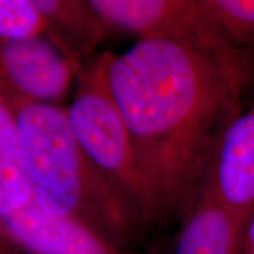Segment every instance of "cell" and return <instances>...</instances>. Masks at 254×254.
Segmentation results:
<instances>
[{"mask_svg": "<svg viewBox=\"0 0 254 254\" xmlns=\"http://www.w3.org/2000/svg\"><path fill=\"white\" fill-rule=\"evenodd\" d=\"M247 53L215 34L139 39L109 53L107 81L131 139L140 230L182 219L239 116Z\"/></svg>", "mask_w": 254, "mask_h": 254, "instance_id": "obj_1", "label": "cell"}, {"mask_svg": "<svg viewBox=\"0 0 254 254\" xmlns=\"http://www.w3.org/2000/svg\"><path fill=\"white\" fill-rule=\"evenodd\" d=\"M17 123L33 201L81 222L124 253L140 233L131 208L75 140L65 109L0 93Z\"/></svg>", "mask_w": 254, "mask_h": 254, "instance_id": "obj_2", "label": "cell"}, {"mask_svg": "<svg viewBox=\"0 0 254 254\" xmlns=\"http://www.w3.org/2000/svg\"><path fill=\"white\" fill-rule=\"evenodd\" d=\"M107 60L109 53H103L77 69L75 92L71 104L65 109L66 118L75 140L131 208L139 226L131 139L111 94Z\"/></svg>", "mask_w": 254, "mask_h": 254, "instance_id": "obj_3", "label": "cell"}, {"mask_svg": "<svg viewBox=\"0 0 254 254\" xmlns=\"http://www.w3.org/2000/svg\"><path fill=\"white\" fill-rule=\"evenodd\" d=\"M77 66L50 38L0 40V93L32 103L56 104L75 80Z\"/></svg>", "mask_w": 254, "mask_h": 254, "instance_id": "obj_4", "label": "cell"}, {"mask_svg": "<svg viewBox=\"0 0 254 254\" xmlns=\"http://www.w3.org/2000/svg\"><path fill=\"white\" fill-rule=\"evenodd\" d=\"M0 241L19 254H125L101 234L36 202L0 219Z\"/></svg>", "mask_w": 254, "mask_h": 254, "instance_id": "obj_5", "label": "cell"}, {"mask_svg": "<svg viewBox=\"0 0 254 254\" xmlns=\"http://www.w3.org/2000/svg\"><path fill=\"white\" fill-rule=\"evenodd\" d=\"M201 189L243 222L254 209V100L222 133Z\"/></svg>", "mask_w": 254, "mask_h": 254, "instance_id": "obj_6", "label": "cell"}, {"mask_svg": "<svg viewBox=\"0 0 254 254\" xmlns=\"http://www.w3.org/2000/svg\"><path fill=\"white\" fill-rule=\"evenodd\" d=\"M106 27L139 36L201 37L211 31L200 0H88Z\"/></svg>", "mask_w": 254, "mask_h": 254, "instance_id": "obj_7", "label": "cell"}, {"mask_svg": "<svg viewBox=\"0 0 254 254\" xmlns=\"http://www.w3.org/2000/svg\"><path fill=\"white\" fill-rule=\"evenodd\" d=\"M47 25L46 37L80 67L99 45L106 25L88 0H32Z\"/></svg>", "mask_w": 254, "mask_h": 254, "instance_id": "obj_8", "label": "cell"}, {"mask_svg": "<svg viewBox=\"0 0 254 254\" xmlns=\"http://www.w3.org/2000/svg\"><path fill=\"white\" fill-rule=\"evenodd\" d=\"M33 201L14 116L0 97V219Z\"/></svg>", "mask_w": 254, "mask_h": 254, "instance_id": "obj_9", "label": "cell"}, {"mask_svg": "<svg viewBox=\"0 0 254 254\" xmlns=\"http://www.w3.org/2000/svg\"><path fill=\"white\" fill-rule=\"evenodd\" d=\"M200 4L227 45L244 53L254 49V0H200Z\"/></svg>", "mask_w": 254, "mask_h": 254, "instance_id": "obj_10", "label": "cell"}, {"mask_svg": "<svg viewBox=\"0 0 254 254\" xmlns=\"http://www.w3.org/2000/svg\"><path fill=\"white\" fill-rule=\"evenodd\" d=\"M45 19L32 0H0V40H23L46 36Z\"/></svg>", "mask_w": 254, "mask_h": 254, "instance_id": "obj_11", "label": "cell"}, {"mask_svg": "<svg viewBox=\"0 0 254 254\" xmlns=\"http://www.w3.org/2000/svg\"><path fill=\"white\" fill-rule=\"evenodd\" d=\"M240 254H254V209L241 227Z\"/></svg>", "mask_w": 254, "mask_h": 254, "instance_id": "obj_12", "label": "cell"}, {"mask_svg": "<svg viewBox=\"0 0 254 254\" xmlns=\"http://www.w3.org/2000/svg\"><path fill=\"white\" fill-rule=\"evenodd\" d=\"M146 254H236L232 252H202V253H194V252H173V253H163L160 251L151 249Z\"/></svg>", "mask_w": 254, "mask_h": 254, "instance_id": "obj_13", "label": "cell"}, {"mask_svg": "<svg viewBox=\"0 0 254 254\" xmlns=\"http://www.w3.org/2000/svg\"><path fill=\"white\" fill-rule=\"evenodd\" d=\"M0 254H19L18 252H15L14 250H12L11 247H8L5 244H2L0 241Z\"/></svg>", "mask_w": 254, "mask_h": 254, "instance_id": "obj_14", "label": "cell"}]
</instances>
